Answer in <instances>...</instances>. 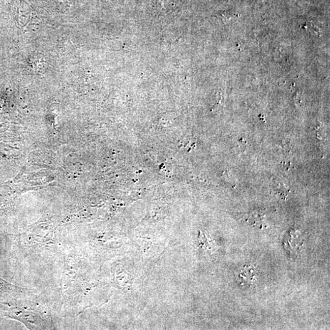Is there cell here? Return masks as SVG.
I'll return each instance as SVG.
<instances>
[{
  "instance_id": "cell-1",
  "label": "cell",
  "mask_w": 330,
  "mask_h": 330,
  "mask_svg": "<svg viewBox=\"0 0 330 330\" xmlns=\"http://www.w3.org/2000/svg\"><path fill=\"white\" fill-rule=\"evenodd\" d=\"M239 278L240 283L251 285L256 280V271L250 266H246L241 270L239 274Z\"/></svg>"
},
{
  "instance_id": "cell-2",
  "label": "cell",
  "mask_w": 330,
  "mask_h": 330,
  "mask_svg": "<svg viewBox=\"0 0 330 330\" xmlns=\"http://www.w3.org/2000/svg\"><path fill=\"white\" fill-rule=\"evenodd\" d=\"M199 243H200L201 247L207 249V250L215 251V245L214 241L207 238L205 234H203L201 232L200 236H199Z\"/></svg>"
}]
</instances>
